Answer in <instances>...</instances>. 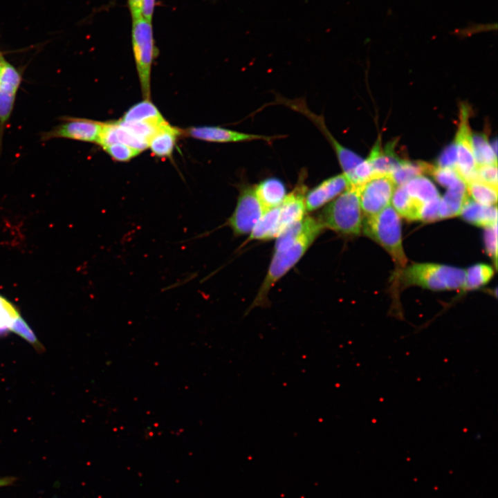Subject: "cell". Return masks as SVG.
Instances as JSON below:
<instances>
[{"instance_id":"8fae6325","label":"cell","mask_w":498,"mask_h":498,"mask_svg":"<svg viewBox=\"0 0 498 498\" xmlns=\"http://www.w3.org/2000/svg\"><path fill=\"white\" fill-rule=\"evenodd\" d=\"M21 82L20 73L6 62L0 73V128L10 116L17 90Z\"/></svg>"},{"instance_id":"484cf974","label":"cell","mask_w":498,"mask_h":498,"mask_svg":"<svg viewBox=\"0 0 498 498\" xmlns=\"http://www.w3.org/2000/svg\"><path fill=\"white\" fill-rule=\"evenodd\" d=\"M473 154L477 167L489 164H497V154L488 141L486 133H472Z\"/></svg>"},{"instance_id":"cb8c5ba5","label":"cell","mask_w":498,"mask_h":498,"mask_svg":"<svg viewBox=\"0 0 498 498\" xmlns=\"http://www.w3.org/2000/svg\"><path fill=\"white\" fill-rule=\"evenodd\" d=\"M124 122L165 121L157 107L149 100H145L132 106L120 120Z\"/></svg>"},{"instance_id":"2e32d148","label":"cell","mask_w":498,"mask_h":498,"mask_svg":"<svg viewBox=\"0 0 498 498\" xmlns=\"http://www.w3.org/2000/svg\"><path fill=\"white\" fill-rule=\"evenodd\" d=\"M113 143H122L140 152L149 145L147 141L122 127L118 122H104L98 144L103 147Z\"/></svg>"},{"instance_id":"ac0fdd59","label":"cell","mask_w":498,"mask_h":498,"mask_svg":"<svg viewBox=\"0 0 498 498\" xmlns=\"http://www.w3.org/2000/svg\"><path fill=\"white\" fill-rule=\"evenodd\" d=\"M391 203L396 212L410 221L420 220L425 203L413 198L407 192L405 185L395 188Z\"/></svg>"},{"instance_id":"d590c367","label":"cell","mask_w":498,"mask_h":498,"mask_svg":"<svg viewBox=\"0 0 498 498\" xmlns=\"http://www.w3.org/2000/svg\"><path fill=\"white\" fill-rule=\"evenodd\" d=\"M497 223L486 228L484 240L486 250L497 265Z\"/></svg>"},{"instance_id":"7402d4cb","label":"cell","mask_w":498,"mask_h":498,"mask_svg":"<svg viewBox=\"0 0 498 498\" xmlns=\"http://www.w3.org/2000/svg\"><path fill=\"white\" fill-rule=\"evenodd\" d=\"M182 131L169 123L161 127L149 140L148 147L156 156L170 157L174 151L178 136Z\"/></svg>"},{"instance_id":"74e56055","label":"cell","mask_w":498,"mask_h":498,"mask_svg":"<svg viewBox=\"0 0 498 498\" xmlns=\"http://www.w3.org/2000/svg\"><path fill=\"white\" fill-rule=\"evenodd\" d=\"M127 3L132 20L142 16V0H127Z\"/></svg>"},{"instance_id":"7a4b0ae2","label":"cell","mask_w":498,"mask_h":498,"mask_svg":"<svg viewBox=\"0 0 498 498\" xmlns=\"http://www.w3.org/2000/svg\"><path fill=\"white\" fill-rule=\"evenodd\" d=\"M361 186L350 185L324 208L317 219L323 228L347 235H356L361 232L363 223L360 203Z\"/></svg>"},{"instance_id":"e575fe53","label":"cell","mask_w":498,"mask_h":498,"mask_svg":"<svg viewBox=\"0 0 498 498\" xmlns=\"http://www.w3.org/2000/svg\"><path fill=\"white\" fill-rule=\"evenodd\" d=\"M437 165L438 167L456 169L457 165V151L454 142L448 145L443 150L437 159Z\"/></svg>"},{"instance_id":"d6986e66","label":"cell","mask_w":498,"mask_h":498,"mask_svg":"<svg viewBox=\"0 0 498 498\" xmlns=\"http://www.w3.org/2000/svg\"><path fill=\"white\" fill-rule=\"evenodd\" d=\"M466 221L477 226L488 227L497 223L496 205H483L469 198L461 214Z\"/></svg>"},{"instance_id":"ab89813d","label":"cell","mask_w":498,"mask_h":498,"mask_svg":"<svg viewBox=\"0 0 498 498\" xmlns=\"http://www.w3.org/2000/svg\"><path fill=\"white\" fill-rule=\"evenodd\" d=\"M18 478L15 476L0 477V488L12 486L15 485Z\"/></svg>"},{"instance_id":"44dd1931","label":"cell","mask_w":498,"mask_h":498,"mask_svg":"<svg viewBox=\"0 0 498 498\" xmlns=\"http://www.w3.org/2000/svg\"><path fill=\"white\" fill-rule=\"evenodd\" d=\"M280 232L279 206L264 210L250 232L248 241L269 240L277 238Z\"/></svg>"},{"instance_id":"1f68e13d","label":"cell","mask_w":498,"mask_h":498,"mask_svg":"<svg viewBox=\"0 0 498 498\" xmlns=\"http://www.w3.org/2000/svg\"><path fill=\"white\" fill-rule=\"evenodd\" d=\"M10 332L20 336L38 351L44 350V347L37 339L36 335L21 316L14 322L10 328Z\"/></svg>"},{"instance_id":"f35d334b","label":"cell","mask_w":498,"mask_h":498,"mask_svg":"<svg viewBox=\"0 0 498 498\" xmlns=\"http://www.w3.org/2000/svg\"><path fill=\"white\" fill-rule=\"evenodd\" d=\"M156 0H142V16L151 21L154 15Z\"/></svg>"},{"instance_id":"603a6c76","label":"cell","mask_w":498,"mask_h":498,"mask_svg":"<svg viewBox=\"0 0 498 498\" xmlns=\"http://www.w3.org/2000/svg\"><path fill=\"white\" fill-rule=\"evenodd\" d=\"M434 166L424 161L405 160L390 176L396 186L405 184L411 179L423 174L431 173Z\"/></svg>"},{"instance_id":"d6a6232c","label":"cell","mask_w":498,"mask_h":498,"mask_svg":"<svg viewBox=\"0 0 498 498\" xmlns=\"http://www.w3.org/2000/svg\"><path fill=\"white\" fill-rule=\"evenodd\" d=\"M110 156L117 161H129L140 151L122 143H113L102 147Z\"/></svg>"},{"instance_id":"30bf717a","label":"cell","mask_w":498,"mask_h":498,"mask_svg":"<svg viewBox=\"0 0 498 498\" xmlns=\"http://www.w3.org/2000/svg\"><path fill=\"white\" fill-rule=\"evenodd\" d=\"M183 133L196 139L214 142H236L259 140L270 142L277 138L246 133L212 126L191 127L185 129Z\"/></svg>"},{"instance_id":"4dcf8cb0","label":"cell","mask_w":498,"mask_h":498,"mask_svg":"<svg viewBox=\"0 0 498 498\" xmlns=\"http://www.w3.org/2000/svg\"><path fill=\"white\" fill-rule=\"evenodd\" d=\"M430 174L440 185L448 189L465 182L455 169L434 166Z\"/></svg>"},{"instance_id":"5b68a950","label":"cell","mask_w":498,"mask_h":498,"mask_svg":"<svg viewBox=\"0 0 498 498\" xmlns=\"http://www.w3.org/2000/svg\"><path fill=\"white\" fill-rule=\"evenodd\" d=\"M131 39L141 91L145 100H149L151 66L156 51L151 21L143 16L133 19Z\"/></svg>"},{"instance_id":"7c38bea8","label":"cell","mask_w":498,"mask_h":498,"mask_svg":"<svg viewBox=\"0 0 498 498\" xmlns=\"http://www.w3.org/2000/svg\"><path fill=\"white\" fill-rule=\"evenodd\" d=\"M349 186V182L343 173L324 180L306 194V210L313 211L320 208Z\"/></svg>"},{"instance_id":"b9f144b4","label":"cell","mask_w":498,"mask_h":498,"mask_svg":"<svg viewBox=\"0 0 498 498\" xmlns=\"http://www.w3.org/2000/svg\"><path fill=\"white\" fill-rule=\"evenodd\" d=\"M6 63V60L4 59L1 53H0V73H1L3 68L4 67Z\"/></svg>"},{"instance_id":"8d00e7d4","label":"cell","mask_w":498,"mask_h":498,"mask_svg":"<svg viewBox=\"0 0 498 498\" xmlns=\"http://www.w3.org/2000/svg\"><path fill=\"white\" fill-rule=\"evenodd\" d=\"M441 196L436 198L423 205L421 219L424 221H434L441 219L440 217V203Z\"/></svg>"},{"instance_id":"f1b7e54d","label":"cell","mask_w":498,"mask_h":498,"mask_svg":"<svg viewBox=\"0 0 498 498\" xmlns=\"http://www.w3.org/2000/svg\"><path fill=\"white\" fill-rule=\"evenodd\" d=\"M20 316L17 307L0 295V338L10 333L11 326Z\"/></svg>"},{"instance_id":"d4e9b609","label":"cell","mask_w":498,"mask_h":498,"mask_svg":"<svg viewBox=\"0 0 498 498\" xmlns=\"http://www.w3.org/2000/svg\"><path fill=\"white\" fill-rule=\"evenodd\" d=\"M404 185L411 196L423 203L440 196L434 183L429 178L423 176L411 179Z\"/></svg>"},{"instance_id":"4fadbf2b","label":"cell","mask_w":498,"mask_h":498,"mask_svg":"<svg viewBox=\"0 0 498 498\" xmlns=\"http://www.w3.org/2000/svg\"><path fill=\"white\" fill-rule=\"evenodd\" d=\"M304 174L300 176L294 190L286 196L279 205L280 232L286 227L304 219L306 210L305 205L306 187L304 184Z\"/></svg>"},{"instance_id":"4316f807","label":"cell","mask_w":498,"mask_h":498,"mask_svg":"<svg viewBox=\"0 0 498 498\" xmlns=\"http://www.w3.org/2000/svg\"><path fill=\"white\" fill-rule=\"evenodd\" d=\"M466 185L469 195L475 202L483 205L497 204V187L477 181L469 182Z\"/></svg>"},{"instance_id":"9c48e42d","label":"cell","mask_w":498,"mask_h":498,"mask_svg":"<svg viewBox=\"0 0 498 498\" xmlns=\"http://www.w3.org/2000/svg\"><path fill=\"white\" fill-rule=\"evenodd\" d=\"M104 122L84 119L66 118L52 130L44 133L42 140L52 138H68L84 142L98 143Z\"/></svg>"},{"instance_id":"277c9868","label":"cell","mask_w":498,"mask_h":498,"mask_svg":"<svg viewBox=\"0 0 498 498\" xmlns=\"http://www.w3.org/2000/svg\"><path fill=\"white\" fill-rule=\"evenodd\" d=\"M465 270L432 264H413L404 268L400 277L406 285L432 290H455L463 288Z\"/></svg>"},{"instance_id":"e0dca14e","label":"cell","mask_w":498,"mask_h":498,"mask_svg":"<svg viewBox=\"0 0 498 498\" xmlns=\"http://www.w3.org/2000/svg\"><path fill=\"white\" fill-rule=\"evenodd\" d=\"M255 192L264 210L279 207L286 196L284 183L275 177L261 181L255 186Z\"/></svg>"},{"instance_id":"6da1fadb","label":"cell","mask_w":498,"mask_h":498,"mask_svg":"<svg viewBox=\"0 0 498 498\" xmlns=\"http://www.w3.org/2000/svg\"><path fill=\"white\" fill-rule=\"evenodd\" d=\"M322 229L323 227L315 219H304L303 230L292 246L284 250L275 251L266 277L246 314L253 308L266 306L270 288L299 261Z\"/></svg>"},{"instance_id":"60d3db41","label":"cell","mask_w":498,"mask_h":498,"mask_svg":"<svg viewBox=\"0 0 498 498\" xmlns=\"http://www.w3.org/2000/svg\"><path fill=\"white\" fill-rule=\"evenodd\" d=\"M490 145L492 150L494 151V152L497 154V139L495 138L494 140H492V141L491 142V144H490Z\"/></svg>"},{"instance_id":"f546056e","label":"cell","mask_w":498,"mask_h":498,"mask_svg":"<svg viewBox=\"0 0 498 498\" xmlns=\"http://www.w3.org/2000/svg\"><path fill=\"white\" fill-rule=\"evenodd\" d=\"M303 228L304 219L295 222L282 230L277 237L275 251L284 250L291 246L302 233Z\"/></svg>"},{"instance_id":"8992f818","label":"cell","mask_w":498,"mask_h":498,"mask_svg":"<svg viewBox=\"0 0 498 498\" xmlns=\"http://www.w3.org/2000/svg\"><path fill=\"white\" fill-rule=\"evenodd\" d=\"M264 209L255 192V187L244 185L240 189L236 208L227 221L236 236L250 233L261 218Z\"/></svg>"},{"instance_id":"52a82bcc","label":"cell","mask_w":498,"mask_h":498,"mask_svg":"<svg viewBox=\"0 0 498 498\" xmlns=\"http://www.w3.org/2000/svg\"><path fill=\"white\" fill-rule=\"evenodd\" d=\"M470 109L467 104H461L459 124L454 143L457 151L456 170L465 183L477 181V165L472 144V133L469 125Z\"/></svg>"},{"instance_id":"ba28073f","label":"cell","mask_w":498,"mask_h":498,"mask_svg":"<svg viewBox=\"0 0 498 498\" xmlns=\"http://www.w3.org/2000/svg\"><path fill=\"white\" fill-rule=\"evenodd\" d=\"M396 186L390 175L373 177L361 186L360 203L366 216L376 214L390 205Z\"/></svg>"},{"instance_id":"3957f363","label":"cell","mask_w":498,"mask_h":498,"mask_svg":"<svg viewBox=\"0 0 498 498\" xmlns=\"http://www.w3.org/2000/svg\"><path fill=\"white\" fill-rule=\"evenodd\" d=\"M362 229L367 237L385 249L399 267H405L407 258L402 246L400 215L391 205L367 216Z\"/></svg>"},{"instance_id":"ffe728a7","label":"cell","mask_w":498,"mask_h":498,"mask_svg":"<svg viewBox=\"0 0 498 498\" xmlns=\"http://www.w3.org/2000/svg\"><path fill=\"white\" fill-rule=\"evenodd\" d=\"M469 198L465 182L449 188L441 200V219L460 215Z\"/></svg>"},{"instance_id":"836d02e7","label":"cell","mask_w":498,"mask_h":498,"mask_svg":"<svg viewBox=\"0 0 498 498\" xmlns=\"http://www.w3.org/2000/svg\"><path fill=\"white\" fill-rule=\"evenodd\" d=\"M477 181L497 187V164L483 165L477 167Z\"/></svg>"},{"instance_id":"83f0119b","label":"cell","mask_w":498,"mask_h":498,"mask_svg":"<svg viewBox=\"0 0 498 498\" xmlns=\"http://www.w3.org/2000/svg\"><path fill=\"white\" fill-rule=\"evenodd\" d=\"M491 266L479 264L465 270L463 288L467 290L477 288L487 284L493 275Z\"/></svg>"},{"instance_id":"5bb4252c","label":"cell","mask_w":498,"mask_h":498,"mask_svg":"<svg viewBox=\"0 0 498 498\" xmlns=\"http://www.w3.org/2000/svg\"><path fill=\"white\" fill-rule=\"evenodd\" d=\"M396 144L397 140H392L382 149L380 139L376 141L367 159L371 167L373 177L390 175L407 160L398 155Z\"/></svg>"},{"instance_id":"9a60e30c","label":"cell","mask_w":498,"mask_h":498,"mask_svg":"<svg viewBox=\"0 0 498 498\" xmlns=\"http://www.w3.org/2000/svg\"><path fill=\"white\" fill-rule=\"evenodd\" d=\"M277 103L284 104L293 110L298 111L313 121L331 144L342 167H349L354 163L356 159V153L340 144L327 130L324 120H321V117L314 115L308 111L304 102L301 103L299 100H289L281 98L277 99Z\"/></svg>"}]
</instances>
